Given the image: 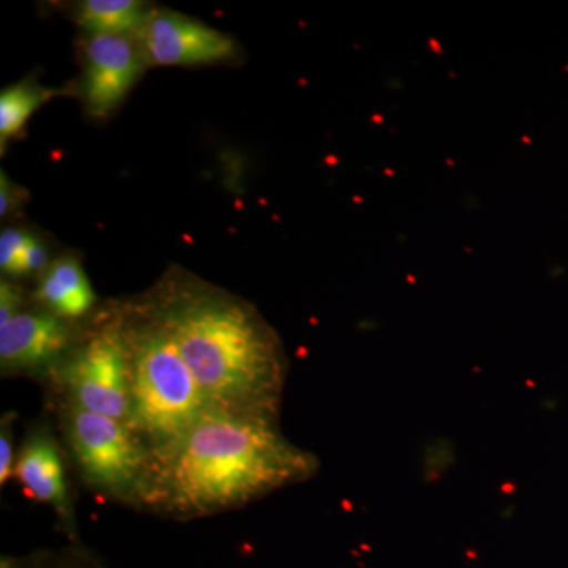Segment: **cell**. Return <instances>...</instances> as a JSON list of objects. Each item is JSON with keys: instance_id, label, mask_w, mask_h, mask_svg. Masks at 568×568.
Returning <instances> with one entry per match:
<instances>
[{"instance_id": "obj_15", "label": "cell", "mask_w": 568, "mask_h": 568, "mask_svg": "<svg viewBox=\"0 0 568 568\" xmlns=\"http://www.w3.org/2000/svg\"><path fill=\"white\" fill-rule=\"evenodd\" d=\"M22 312L20 287L2 280L0 282V327L10 323Z\"/></svg>"}, {"instance_id": "obj_16", "label": "cell", "mask_w": 568, "mask_h": 568, "mask_svg": "<svg viewBox=\"0 0 568 568\" xmlns=\"http://www.w3.org/2000/svg\"><path fill=\"white\" fill-rule=\"evenodd\" d=\"M20 193L21 189L14 186L9 175L2 171L0 173V215L7 216L17 211V205L20 203Z\"/></svg>"}, {"instance_id": "obj_14", "label": "cell", "mask_w": 568, "mask_h": 568, "mask_svg": "<svg viewBox=\"0 0 568 568\" xmlns=\"http://www.w3.org/2000/svg\"><path fill=\"white\" fill-rule=\"evenodd\" d=\"M13 429L10 416L3 417L0 426V485H6L14 474Z\"/></svg>"}, {"instance_id": "obj_5", "label": "cell", "mask_w": 568, "mask_h": 568, "mask_svg": "<svg viewBox=\"0 0 568 568\" xmlns=\"http://www.w3.org/2000/svg\"><path fill=\"white\" fill-rule=\"evenodd\" d=\"M58 375L69 392L70 405L130 426L129 354L115 317L77 343Z\"/></svg>"}, {"instance_id": "obj_6", "label": "cell", "mask_w": 568, "mask_h": 568, "mask_svg": "<svg viewBox=\"0 0 568 568\" xmlns=\"http://www.w3.org/2000/svg\"><path fill=\"white\" fill-rule=\"evenodd\" d=\"M138 41L151 65H207L237 54L233 37L174 11L152 10Z\"/></svg>"}, {"instance_id": "obj_11", "label": "cell", "mask_w": 568, "mask_h": 568, "mask_svg": "<svg viewBox=\"0 0 568 568\" xmlns=\"http://www.w3.org/2000/svg\"><path fill=\"white\" fill-rule=\"evenodd\" d=\"M151 11L140 0H85L77 20L89 36L138 37Z\"/></svg>"}, {"instance_id": "obj_18", "label": "cell", "mask_w": 568, "mask_h": 568, "mask_svg": "<svg viewBox=\"0 0 568 568\" xmlns=\"http://www.w3.org/2000/svg\"><path fill=\"white\" fill-rule=\"evenodd\" d=\"M40 566L41 564L37 562L36 558L20 559L6 555L0 558V568H43Z\"/></svg>"}, {"instance_id": "obj_1", "label": "cell", "mask_w": 568, "mask_h": 568, "mask_svg": "<svg viewBox=\"0 0 568 568\" xmlns=\"http://www.w3.org/2000/svg\"><path fill=\"white\" fill-rule=\"evenodd\" d=\"M136 503L175 518L241 507L315 473L275 418L211 413L181 437L153 448Z\"/></svg>"}, {"instance_id": "obj_7", "label": "cell", "mask_w": 568, "mask_h": 568, "mask_svg": "<svg viewBox=\"0 0 568 568\" xmlns=\"http://www.w3.org/2000/svg\"><path fill=\"white\" fill-rule=\"evenodd\" d=\"M77 345L69 321L48 310H22L0 327V366L3 375L58 372Z\"/></svg>"}, {"instance_id": "obj_13", "label": "cell", "mask_w": 568, "mask_h": 568, "mask_svg": "<svg viewBox=\"0 0 568 568\" xmlns=\"http://www.w3.org/2000/svg\"><path fill=\"white\" fill-rule=\"evenodd\" d=\"M36 234L21 227H7L0 235V268L9 276L26 275V252Z\"/></svg>"}, {"instance_id": "obj_3", "label": "cell", "mask_w": 568, "mask_h": 568, "mask_svg": "<svg viewBox=\"0 0 568 568\" xmlns=\"http://www.w3.org/2000/svg\"><path fill=\"white\" fill-rule=\"evenodd\" d=\"M115 320L129 354L130 428L149 450L173 443L215 413L148 301L123 310Z\"/></svg>"}, {"instance_id": "obj_9", "label": "cell", "mask_w": 568, "mask_h": 568, "mask_svg": "<svg viewBox=\"0 0 568 568\" xmlns=\"http://www.w3.org/2000/svg\"><path fill=\"white\" fill-rule=\"evenodd\" d=\"M14 476L33 499L54 508L69 532H74L73 506L65 480V467L58 443L47 426L32 429L26 437L14 465Z\"/></svg>"}, {"instance_id": "obj_8", "label": "cell", "mask_w": 568, "mask_h": 568, "mask_svg": "<svg viewBox=\"0 0 568 568\" xmlns=\"http://www.w3.org/2000/svg\"><path fill=\"white\" fill-rule=\"evenodd\" d=\"M138 37L89 36L82 99L93 118H108L126 99L145 67Z\"/></svg>"}, {"instance_id": "obj_10", "label": "cell", "mask_w": 568, "mask_h": 568, "mask_svg": "<svg viewBox=\"0 0 568 568\" xmlns=\"http://www.w3.org/2000/svg\"><path fill=\"white\" fill-rule=\"evenodd\" d=\"M36 297L41 308L67 321L88 315L97 301L84 268L70 254L52 261L41 272Z\"/></svg>"}, {"instance_id": "obj_4", "label": "cell", "mask_w": 568, "mask_h": 568, "mask_svg": "<svg viewBox=\"0 0 568 568\" xmlns=\"http://www.w3.org/2000/svg\"><path fill=\"white\" fill-rule=\"evenodd\" d=\"M65 433L88 484L106 495L136 503L151 452L129 425L69 405Z\"/></svg>"}, {"instance_id": "obj_12", "label": "cell", "mask_w": 568, "mask_h": 568, "mask_svg": "<svg viewBox=\"0 0 568 568\" xmlns=\"http://www.w3.org/2000/svg\"><path fill=\"white\" fill-rule=\"evenodd\" d=\"M52 89L43 88L39 82L22 81L9 85L0 93V144L17 138L24 130L26 123L41 104L55 95Z\"/></svg>"}, {"instance_id": "obj_2", "label": "cell", "mask_w": 568, "mask_h": 568, "mask_svg": "<svg viewBox=\"0 0 568 568\" xmlns=\"http://www.w3.org/2000/svg\"><path fill=\"white\" fill-rule=\"evenodd\" d=\"M145 301L173 335L212 410L276 417L286 358L253 305L182 271L168 274Z\"/></svg>"}, {"instance_id": "obj_17", "label": "cell", "mask_w": 568, "mask_h": 568, "mask_svg": "<svg viewBox=\"0 0 568 568\" xmlns=\"http://www.w3.org/2000/svg\"><path fill=\"white\" fill-rule=\"evenodd\" d=\"M43 568H103L95 562V560L88 559L82 555L69 556V558L59 560V562L52 564V566Z\"/></svg>"}]
</instances>
